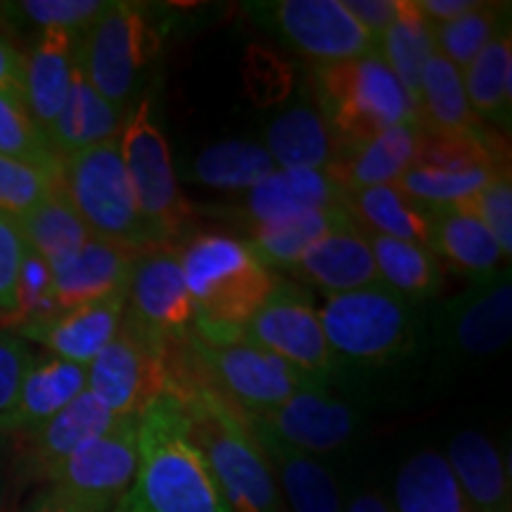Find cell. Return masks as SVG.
Returning a JSON list of instances; mask_svg holds the SVG:
<instances>
[{
	"instance_id": "18",
	"label": "cell",
	"mask_w": 512,
	"mask_h": 512,
	"mask_svg": "<svg viewBox=\"0 0 512 512\" xmlns=\"http://www.w3.org/2000/svg\"><path fill=\"white\" fill-rule=\"evenodd\" d=\"M117 418L91 392L69 403L64 411L48 420L29 437L15 439V467L24 482H50L64 460H69L83 444L107 432Z\"/></svg>"
},
{
	"instance_id": "37",
	"label": "cell",
	"mask_w": 512,
	"mask_h": 512,
	"mask_svg": "<svg viewBox=\"0 0 512 512\" xmlns=\"http://www.w3.org/2000/svg\"><path fill=\"white\" fill-rule=\"evenodd\" d=\"M377 55L392 69L413 105L418 107L420 76L434 50V24L420 10L418 0H399L394 24L384 31L380 43L375 46ZM420 112V110H418Z\"/></svg>"
},
{
	"instance_id": "53",
	"label": "cell",
	"mask_w": 512,
	"mask_h": 512,
	"mask_svg": "<svg viewBox=\"0 0 512 512\" xmlns=\"http://www.w3.org/2000/svg\"><path fill=\"white\" fill-rule=\"evenodd\" d=\"M29 512H86L79 505L64 498L62 494H57L55 489H48L46 494L38 496V501L31 505Z\"/></svg>"
},
{
	"instance_id": "15",
	"label": "cell",
	"mask_w": 512,
	"mask_h": 512,
	"mask_svg": "<svg viewBox=\"0 0 512 512\" xmlns=\"http://www.w3.org/2000/svg\"><path fill=\"white\" fill-rule=\"evenodd\" d=\"M437 354L444 361H475L494 356L512 337V285L510 271L472 283L458 297L448 299L434 318Z\"/></svg>"
},
{
	"instance_id": "46",
	"label": "cell",
	"mask_w": 512,
	"mask_h": 512,
	"mask_svg": "<svg viewBox=\"0 0 512 512\" xmlns=\"http://www.w3.org/2000/svg\"><path fill=\"white\" fill-rule=\"evenodd\" d=\"M24 238L17 221L0 214V313L17 320V283L22 268ZM19 325V320H17Z\"/></svg>"
},
{
	"instance_id": "44",
	"label": "cell",
	"mask_w": 512,
	"mask_h": 512,
	"mask_svg": "<svg viewBox=\"0 0 512 512\" xmlns=\"http://www.w3.org/2000/svg\"><path fill=\"white\" fill-rule=\"evenodd\" d=\"M467 207L479 221L489 228L505 259L512 252V174L510 164L501 166L491 174L489 181L472 200L460 202Z\"/></svg>"
},
{
	"instance_id": "16",
	"label": "cell",
	"mask_w": 512,
	"mask_h": 512,
	"mask_svg": "<svg viewBox=\"0 0 512 512\" xmlns=\"http://www.w3.org/2000/svg\"><path fill=\"white\" fill-rule=\"evenodd\" d=\"M126 316L162 342L195 330V306L185 285L178 247H155L133 261Z\"/></svg>"
},
{
	"instance_id": "21",
	"label": "cell",
	"mask_w": 512,
	"mask_h": 512,
	"mask_svg": "<svg viewBox=\"0 0 512 512\" xmlns=\"http://www.w3.org/2000/svg\"><path fill=\"white\" fill-rule=\"evenodd\" d=\"M88 370L57 356H34L19 396L0 422V437L15 441L41 430L48 420L86 392Z\"/></svg>"
},
{
	"instance_id": "11",
	"label": "cell",
	"mask_w": 512,
	"mask_h": 512,
	"mask_svg": "<svg viewBox=\"0 0 512 512\" xmlns=\"http://www.w3.org/2000/svg\"><path fill=\"white\" fill-rule=\"evenodd\" d=\"M86 370V392H91L114 418H140L166 394L164 342L140 328L126 313L117 337Z\"/></svg>"
},
{
	"instance_id": "32",
	"label": "cell",
	"mask_w": 512,
	"mask_h": 512,
	"mask_svg": "<svg viewBox=\"0 0 512 512\" xmlns=\"http://www.w3.org/2000/svg\"><path fill=\"white\" fill-rule=\"evenodd\" d=\"M264 147L275 169L323 171L337 155L335 138L311 102L294 105L275 117L266 131Z\"/></svg>"
},
{
	"instance_id": "12",
	"label": "cell",
	"mask_w": 512,
	"mask_h": 512,
	"mask_svg": "<svg viewBox=\"0 0 512 512\" xmlns=\"http://www.w3.org/2000/svg\"><path fill=\"white\" fill-rule=\"evenodd\" d=\"M245 8L261 29L316 67L356 60L375 50L342 0H268Z\"/></svg>"
},
{
	"instance_id": "52",
	"label": "cell",
	"mask_w": 512,
	"mask_h": 512,
	"mask_svg": "<svg viewBox=\"0 0 512 512\" xmlns=\"http://www.w3.org/2000/svg\"><path fill=\"white\" fill-rule=\"evenodd\" d=\"M342 512H392V508H389V501L380 491L368 489L351 498Z\"/></svg>"
},
{
	"instance_id": "20",
	"label": "cell",
	"mask_w": 512,
	"mask_h": 512,
	"mask_svg": "<svg viewBox=\"0 0 512 512\" xmlns=\"http://www.w3.org/2000/svg\"><path fill=\"white\" fill-rule=\"evenodd\" d=\"M290 273L294 280L316 287L328 297L380 283L368 235L351 221L330 230L316 245L306 249Z\"/></svg>"
},
{
	"instance_id": "5",
	"label": "cell",
	"mask_w": 512,
	"mask_h": 512,
	"mask_svg": "<svg viewBox=\"0 0 512 512\" xmlns=\"http://www.w3.org/2000/svg\"><path fill=\"white\" fill-rule=\"evenodd\" d=\"M418 306L382 283L332 294L318 309L332 358L358 368H387L418 344Z\"/></svg>"
},
{
	"instance_id": "38",
	"label": "cell",
	"mask_w": 512,
	"mask_h": 512,
	"mask_svg": "<svg viewBox=\"0 0 512 512\" xmlns=\"http://www.w3.org/2000/svg\"><path fill=\"white\" fill-rule=\"evenodd\" d=\"M418 110L420 124L434 128V131L475 133L484 128L482 121L470 110L463 74L437 50L422 69Z\"/></svg>"
},
{
	"instance_id": "4",
	"label": "cell",
	"mask_w": 512,
	"mask_h": 512,
	"mask_svg": "<svg viewBox=\"0 0 512 512\" xmlns=\"http://www.w3.org/2000/svg\"><path fill=\"white\" fill-rule=\"evenodd\" d=\"M313 98L337 150L366 143L401 124L422 126L411 95L377 50L313 69Z\"/></svg>"
},
{
	"instance_id": "30",
	"label": "cell",
	"mask_w": 512,
	"mask_h": 512,
	"mask_svg": "<svg viewBox=\"0 0 512 512\" xmlns=\"http://www.w3.org/2000/svg\"><path fill=\"white\" fill-rule=\"evenodd\" d=\"M124 121L126 114L114 110L110 102L95 93L83 69L74 60L72 88H69L67 100H64L48 136L55 155L64 159L88 150V147L107 143L119 136Z\"/></svg>"
},
{
	"instance_id": "48",
	"label": "cell",
	"mask_w": 512,
	"mask_h": 512,
	"mask_svg": "<svg viewBox=\"0 0 512 512\" xmlns=\"http://www.w3.org/2000/svg\"><path fill=\"white\" fill-rule=\"evenodd\" d=\"M344 8L356 24L366 31L373 46L380 43L384 31L394 24L396 12H399V0H342Z\"/></svg>"
},
{
	"instance_id": "13",
	"label": "cell",
	"mask_w": 512,
	"mask_h": 512,
	"mask_svg": "<svg viewBox=\"0 0 512 512\" xmlns=\"http://www.w3.org/2000/svg\"><path fill=\"white\" fill-rule=\"evenodd\" d=\"M247 342L278 356L309 384L325 387L335 358L309 294L280 278L275 292L242 330Z\"/></svg>"
},
{
	"instance_id": "45",
	"label": "cell",
	"mask_w": 512,
	"mask_h": 512,
	"mask_svg": "<svg viewBox=\"0 0 512 512\" xmlns=\"http://www.w3.org/2000/svg\"><path fill=\"white\" fill-rule=\"evenodd\" d=\"M55 292H53V271L27 242H24L22 268H19L17 283V320L19 325L36 323L55 316ZM17 325V328H19Z\"/></svg>"
},
{
	"instance_id": "26",
	"label": "cell",
	"mask_w": 512,
	"mask_h": 512,
	"mask_svg": "<svg viewBox=\"0 0 512 512\" xmlns=\"http://www.w3.org/2000/svg\"><path fill=\"white\" fill-rule=\"evenodd\" d=\"M252 430V427H249ZM254 432L259 446L264 448L268 465H271L275 486L283 498L285 512H342V491L332 472L309 453L268 437L264 432Z\"/></svg>"
},
{
	"instance_id": "24",
	"label": "cell",
	"mask_w": 512,
	"mask_h": 512,
	"mask_svg": "<svg viewBox=\"0 0 512 512\" xmlns=\"http://www.w3.org/2000/svg\"><path fill=\"white\" fill-rule=\"evenodd\" d=\"M420 126L401 124L354 147H342L325 174L342 192L394 185L413 164Z\"/></svg>"
},
{
	"instance_id": "54",
	"label": "cell",
	"mask_w": 512,
	"mask_h": 512,
	"mask_svg": "<svg viewBox=\"0 0 512 512\" xmlns=\"http://www.w3.org/2000/svg\"><path fill=\"white\" fill-rule=\"evenodd\" d=\"M0 328H17V320L12 316H5V313H0Z\"/></svg>"
},
{
	"instance_id": "49",
	"label": "cell",
	"mask_w": 512,
	"mask_h": 512,
	"mask_svg": "<svg viewBox=\"0 0 512 512\" xmlns=\"http://www.w3.org/2000/svg\"><path fill=\"white\" fill-rule=\"evenodd\" d=\"M418 5L425 12V17L437 27V24L451 22V19L463 17L465 12L477 8L479 0H418Z\"/></svg>"
},
{
	"instance_id": "40",
	"label": "cell",
	"mask_w": 512,
	"mask_h": 512,
	"mask_svg": "<svg viewBox=\"0 0 512 512\" xmlns=\"http://www.w3.org/2000/svg\"><path fill=\"white\" fill-rule=\"evenodd\" d=\"M510 3H482L465 12L463 17L434 27V46L437 53L446 57L460 74L470 67V62L489 46L498 31L508 27Z\"/></svg>"
},
{
	"instance_id": "42",
	"label": "cell",
	"mask_w": 512,
	"mask_h": 512,
	"mask_svg": "<svg viewBox=\"0 0 512 512\" xmlns=\"http://www.w3.org/2000/svg\"><path fill=\"white\" fill-rule=\"evenodd\" d=\"M62 183V169L48 171L41 166L0 155V214L24 219Z\"/></svg>"
},
{
	"instance_id": "9",
	"label": "cell",
	"mask_w": 512,
	"mask_h": 512,
	"mask_svg": "<svg viewBox=\"0 0 512 512\" xmlns=\"http://www.w3.org/2000/svg\"><path fill=\"white\" fill-rule=\"evenodd\" d=\"M128 181L140 216L162 247H181L195 223V209L178 188L169 145L159 131L150 98H140L119 133Z\"/></svg>"
},
{
	"instance_id": "7",
	"label": "cell",
	"mask_w": 512,
	"mask_h": 512,
	"mask_svg": "<svg viewBox=\"0 0 512 512\" xmlns=\"http://www.w3.org/2000/svg\"><path fill=\"white\" fill-rule=\"evenodd\" d=\"M62 188L95 238L136 254L162 247L138 211L119 136L64 157Z\"/></svg>"
},
{
	"instance_id": "1",
	"label": "cell",
	"mask_w": 512,
	"mask_h": 512,
	"mask_svg": "<svg viewBox=\"0 0 512 512\" xmlns=\"http://www.w3.org/2000/svg\"><path fill=\"white\" fill-rule=\"evenodd\" d=\"M114 512H230L174 396H159L140 415L138 470Z\"/></svg>"
},
{
	"instance_id": "3",
	"label": "cell",
	"mask_w": 512,
	"mask_h": 512,
	"mask_svg": "<svg viewBox=\"0 0 512 512\" xmlns=\"http://www.w3.org/2000/svg\"><path fill=\"white\" fill-rule=\"evenodd\" d=\"M185 432L207 460L230 512H285L271 465L247 420L211 389L178 396Z\"/></svg>"
},
{
	"instance_id": "27",
	"label": "cell",
	"mask_w": 512,
	"mask_h": 512,
	"mask_svg": "<svg viewBox=\"0 0 512 512\" xmlns=\"http://www.w3.org/2000/svg\"><path fill=\"white\" fill-rule=\"evenodd\" d=\"M76 36L67 31H41L36 46L24 57V98L29 112L46 136H50L74 76Z\"/></svg>"
},
{
	"instance_id": "2",
	"label": "cell",
	"mask_w": 512,
	"mask_h": 512,
	"mask_svg": "<svg viewBox=\"0 0 512 512\" xmlns=\"http://www.w3.org/2000/svg\"><path fill=\"white\" fill-rule=\"evenodd\" d=\"M178 254L202 339L240 337L280 283L245 240L226 233L190 235Z\"/></svg>"
},
{
	"instance_id": "43",
	"label": "cell",
	"mask_w": 512,
	"mask_h": 512,
	"mask_svg": "<svg viewBox=\"0 0 512 512\" xmlns=\"http://www.w3.org/2000/svg\"><path fill=\"white\" fill-rule=\"evenodd\" d=\"M107 3L110 0H24L8 5V10L43 31L55 29L79 36L105 12Z\"/></svg>"
},
{
	"instance_id": "25",
	"label": "cell",
	"mask_w": 512,
	"mask_h": 512,
	"mask_svg": "<svg viewBox=\"0 0 512 512\" xmlns=\"http://www.w3.org/2000/svg\"><path fill=\"white\" fill-rule=\"evenodd\" d=\"M430 252L472 283L501 271L505 259L489 228L463 204L430 209Z\"/></svg>"
},
{
	"instance_id": "47",
	"label": "cell",
	"mask_w": 512,
	"mask_h": 512,
	"mask_svg": "<svg viewBox=\"0 0 512 512\" xmlns=\"http://www.w3.org/2000/svg\"><path fill=\"white\" fill-rule=\"evenodd\" d=\"M31 363H34V354L29 351L27 339L19 335H0V422L8 418L15 406Z\"/></svg>"
},
{
	"instance_id": "41",
	"label": "cell",
	"mask_w": 512,
	"mask_h": 512,
	"mask_svg": "<svg viewBox=\"0 0 512 512\" xmlns=\"http://www.w3.org/2000/svg\"><path fill=\"white\" fill-rule=\"evenodd\" d=\"M0 155L48 171L62 169V159L31 117L22 86L0 88Z\"/></svg>"
},
{
	"instance_id": "33",
	"label": "cell",
	"mask_w": 512,
	"mask_h": 512,
	"mask_svg": "<svg viewBox=\"0 0 512 512\" xmlns=\"http://www.w3.org/2000/svg\"><path fill=\"white\" fill-rule=\"evenodd\" d=\"M344 223H349L344 207L309 211V214L290 216V219L266 223V226L247 228L249 238L245 242L268 271L271 268L290 271L306 254V249Z\"/></svg>"
},
{
	"instance_id": "8",
	"label": "cell",
	"mask_w": 512,
	"mask_h": 512,
	"mask_svg": "<svg viewBox=\"0 0 512 512\" xmlns=\"http://www.w3.org/2000/svg\"><path fill=\"white\" fill-rule=\"evenodd\" d=\"M503 143L486 126L475 133L420 126L413 164L394 185L425 209L456 207L472 200L496 169L510 164Z\"/></svg>"
},
{
	"instance_id": "28",
	"label": "cell",
	"mask_w": 512,
	"mask_h": 512,
	"mask_svg": "<svg viewBox=\"0 0 512 512\" xmlns=\"http://www.w3.org/2000/svg\"><path fill=\"white\" fill-rule=\"evenodd\" d=\"M448 467L475 512H510V470L501 451L486 434L463 430L451 439Z\"/></svg>"
},
{
	"instance_id": "22",
	"label": "cell",
	"mask_w": 512,
	"mask_h": 512,
	"mask_svg": "<svg viewBox=\"0 0 512 512\" xmlns=\"http://www.w3.org/2000/svg\"><path fill=\"white\" fill-rule=\"evenodd\" d=\"M136 256L131 249L91 235L79 254L53 271L57 311L126 294Z\"/></svg>"
},
{
	"instance_id": "6",
	"label": "cell",
	"mask_w": 512,
	"mask_h": 512,
	"mask_svg": "<svg viewBox=\"0 0 512 512\" xmlns=\"http://www.w3.org/2000/svg\"><path fill=\"white\" fill-rule=\"evenodd\" d=\"M159 48V31L143 5L114 0L76 36L74 60L95 93L128 117L140 102L143 74Z\"/></svg>"
},
{
	"instance_id": "50",
	"label": "cell",
	"mask_w": 512,
	"mask_h": 512,
	"mask_svg": "<svg viewBox=\"0 0 512 512\" xmlns=\"http://www.w3.org/2000/svg\"><path fill=\"white\" fill-rule=\"evenodd\" d=\"M24 81V55L0 34V88L22 86Z\"/></svg>"
},
{
	"instance_id": "36",
	"label": "cell",
	"mask_w": 512,
	"mask_h": 512,
	"mask_svg": "<svg viewBox=\"0 0 512 512\" xmlns=\"http://www.w3.org/2000/svg\"><path fill=\"white\" fill-rule=\"evenodd\" d=\"M370 249L377 266L380 283L406 299L408 304L418 306L427 299H434L444 287V273L430 249L413 242L394 238H370Z\"/></svg>"
},
{
	"instance_id": "19",
	"label": "cell",
	"mask_w": 512,
	"mask_h": 512,
	"mask_svg": "<svg viewBox=\"0 0 512 512\" xmlns=\"http://www.w3.org/2000/svg\"><path fill=\"white\" fill-rule=\"evenodd\" d=\"M124 313L126 294H117L102 302L60 311L46 320L19 325L17 335L46 347L50 356L88 368L95 356L117 337Z\"/></svg>"
},
{
	"instance_id": "39",
	"label": "cell",
	"mask_w": 512,
	"mask_h": 512,
	"mask_svg": "<svg viewBox=\"0 0 512 512\" xmlns=\"http://www.w3.org/2000/svg\"><path fill=\"white\" fill-rule=\"evenodd\" d=\"M275 171L266 147L254 140H221L192 159L195 183L214 190H249Z\"/></svg>"
},
{
	"instance_id": "17",
	"label": "cell",
	"mask_w": 512,
	"mask_h": 512,
	"mask_svg": "<svg viewBox=\"0 0 512 512\" xmlns=\"http://www.w3.org/2000/svg\"><path fill=\"white\" fill-rule=\"evenodd\" d=\"M245 420L252 430L313 458L344 448L358 430L354 408L330 396L325 387H302L273 411Z\"/></svg>"
},
{
	"instance_id": "31",
	"label": "cell",
	"mask_w": 512,
	"mask_h": 512,
	"mask_svg": "<svg viewBox=\"0 0 512 512\" xmlns=\"http://www.w3.org/2000/svg\"><path fill=\"white\" fill-rule=\"evenodd\" d=\"M392 512H475L437 448H422L403 460L394 477Z\"/></svg>"
},
{
	"instance_id": "35",
	"label": "cell",
	"mask_w": 512,
	"mask_h": 512,
	"mask_svg": "<svg viewBox=\"0 0 512 512\" xmlns=\"http://www.w3.org/2000/svg\"><path fill=\"white\" fill-rule=\"evenodd\" d=\"M17 228L24 242L46 259L50 271L67 264L91 240V230L81 221L62 183L34 211L19 219Z\"/></svg>"
},
{
	"instance_id": "29",
	"label": "cell",
	"mask_w": 512,
	"mask_h": 512,
	"mask_svg": "<svg viewBox=\"0 0 512 512\" xmlns=\"http://www.w3.org/2000/svg\"><path fill=\"white\" fill-rule=\"evenodd\" d=\"M342 207L349 221L370 238H394L430 249V209L420 207L396 185L344 192Z\"/></svg>"
},
{
	"instance_id": "55",
	"label": "cell",
	"mask_w": 512,
	"mask_h": 512,
	"mask_svg": "<svg viewBox=\"0 0 512 512\" xmlns=\"http://www.w3.org/2000/svg\"><path fill=\"white\" fill-rule=\"evenodd\" d=\"M5 441H8V439H3V437H0V446H3V444H5Z\"/></svg>"
},
{
	"instance_id": "51",
	"label": "cell",
	"mask_w": 512,
	"mask_h": 512,
	"mask_svg": "<svg viewBox=\"0 0 512 512\" xmlns=\"http://www.w3.org/2000/svg\"><path fill=\"white\" fill-rule=\"evenodd\" d=\"M24 484V479L19 477L15 460L3 463L0 460V512H10L15 505V494L19 486Z\"/></svg>"
},
{
	"instance_id": "34",
	"label": "cell",
	"mask_w": 512,
	"mask_h": 512,
	"mask_svg": "<svg viewBox=\"0 0 512 512\" xmlns=\"http://www.w3.org/2000/svg\"><path fill=\"white\" fill-rule=\"evenodd\" d=\"M463 86L475 117L510 131L512 114V34L510 24L463 72Z\"/></svg>"
},
{
	"instance_id": "10",
	"label": "cell",
	"mask_w": 512,
	"mask_h": 512,
	"mask_svg": "<svg viewBox=\"0 0 512 512\" xmlns=\"http://www.w3.org/2000/svg\"><path fill=\"white\" fill-rule=\"evenodd\" d=\"M209 384L242 418L264 415L302 387H316L297 370L245 337L202 339L192 332Z\"/></svg>"
},
{
	"instance_id": "23",
	"label": "cell",
	"mask_w": 512,
	"mask_h": 512,
	"mask_svg": "<svg viewBox=\"0 0 512 512\" xmlns=\"http://www.w3.org/2000/svg\"><path fill=\"white\" fill-rule=\"evenodd\" d=\"M342 195L325 171L275 169L245 192L238 214L247 228L266 226L309 211L342 207Z\"/></svg>"
},
{
	"instance_id": "14",
	"label": "cell",
	"mask_w": 512,
	"mask_h": 512,
	"mask_svg": "<svg viewBox=\"0 0 512 512\" xmlns=\"http://www.w3.org/2000/svg\"><path fill=\"white\" fill-rule=\"evenodd\" d=\"M138 420L117 418L110 430L83 444L60 465L50 489L86 512L117 508L138 470Z\"/></svg>"
}]
</instances>
